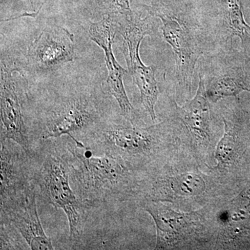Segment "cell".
Here are the masks:
<instances>
[{
	"label": "cell",
	"mask_w": 250,
	"mask_h": 250,
	"mask_svg": "<svg viewBox=\"0 0 250 250\" xmlns=\"http://www.w3.org/2000/svg\"><path fill=\"white\" fill-rule=\"evenodd\" d=\"M34 182L37 195L47 205L62 209L69 224L72 244L82 241L88 210L72 187V153L67 139H52L42 143L35 157Z\"/></svg>",
	"instance_id": "1"
},
{
	"label": "cell",
	"mask_w": 250,
	"mask_h": 250,
	"mask_svg": "<svg viewBox=\"0 0 250 250\" xmlns=\"http://www.w3.org/2000/svg\"><path fill=\"white\" fill-rule=\"evenodd\" d=\"M70 181L77 197L88 210L109 207L123 201L133 189L131 169L126 164L108 154H95L79 147L71 139Z\"/></svg>",
	"instance_id": "2"
},
{
	"label": "cell",
	"mask_w": 250,
	"mask_h": 250,
	"mask_svg": "<svg viewBox=\"0 0 250 250\" xmlns=\"http://www.w3.org/2000/svg\"><path fill=\"white\" fill-rule=\"evenodd\" d=\"M100 104L86 94H75L56 100L37 122L42 142L67 136L79 147L106 121Z\"/></svg>",
	"instance_id": "3"
},
{
	"label": "cell",
	"mask_w": 250,
	"mask_h": 250,
	"mask_svg": "<svg viewBox=\"0 0 250 250\" xmlns=\"http://www.w3.org/2000/svg\"><path fill=\"white\" fill-rule=\"evenodd\" d=\"M155 131V126L140 128L106 120L83 143L93 153L110 154L129 167L130 164L136 161L147 160L156 152Z\"/></svg>",
	"instance_id": "4"
},
{
	"label": "cell",
	"mask_w": 250,
	"mask_h": 250,
	"mask_svg": "<svg viewBox=\"0 0 250 250\" xmlns=\"http://www.w3.org/2000/svg\"><path fill=\"white\" fill-rule=\"evenodd\" d=\"M11 64L1 61V137L0 141L11 140L19 145L31 157H35L42 146L37 127L28 121L25 108L12 73Z\"/></svg>",
	"instance_id": "5"
},
{
	"label": "cell",
	"mask_w": 250,
	"mask_h": 250,
	"mask_svg": "<svg viewBox=\"0 0 250 250\" xmlns=\"http://www.w3.org/2000/svg\"><path fill=\"white\" fill-rule=\"evenodd\" d=\"M123 37V52L130 75L141 93V103L153 121H156L155 105L159 95V85L152 67L143 63L140 57L141 42L149 34L150 28L147 19H139L133 16L123 18L118 22Z\"/></svg>",
	"instance_id": "6"
},
{
	"label": "cell",
	"mask_w": 250,
	"mask_h": 250,
	"mask_svg": "<svg viewBox=\"0 0 250 250\" xmlns=\"http://www.w3.org/2000/svg\"><path fill=\"white\" fill-rule=\"evenodd\" d=\"M35 160L11 140L1 141L0 208L4 209L36 190Z\"/></svg>",
	"instance_id": "7"
},
{
	"label": "cell",
	"mask_w": 250,
	"mask_h": 250,
	"mask_svg": "<svg viewBox=\"0 0 250 250\" xmlns=\"http://www.w3.org/2000/svg\"><path fill=\"white\" fill-rule=\"evenodd\" d=\"M163 24V34L175 56L176 74L180 84L190 88L197 61L202 54L198 41L182 18L162 9H153Z\"/></svg>",
	"instance_id": "8"
},
{
	"label": "cell",
	"mask_w": 250,
	"mask_h": 250,
	"mask_svg": "<svg viewBox=\"0 0 250 250\" xmlns=\"http://www.w3.org/2000/svg\"><path fill=\"white\" fill-rule=\"evenodd\" d=\"M74 54L73 34L61 26H49L29 46L27 62L37 71H53L72 62Z\"/></svg>",
	"instance_id": "9"
},
{
	"label": "cell",
	"mask_w": 250,
	"mask_h": 250,
	"mask_svg": "<svg viewBox=\"0 0 250 250\" xmlns=\"http://www.w3.org/2000/svg\"><path fill=\"white\" fill-rule=\"evenodd\" d=\"M117 30L118 24L114 18L106 15L102 21L90 24L89 36L90 39L104 51L105 62L108 72L106 82V89L116 99L121 114L133 124L134 108L130 103L123 83V77L127 71L117 62L112 49Z\"/></svg>",
	"instance_id": "10"
},
{
	"label": "cell",
	"mask_w": 250,
	"mask_h": 250,
	"mask_svg": "<svg viewBox=\"0 0 250 250\" xmlns=\"http://www.w3.org/2000/svg\"><path fill=\"white\" fill-rule=\"evenodd\" d=\"M36 196V190H33L27 196L7 208L0 209V216L9 220L17 229L27 242L29 249L54 250L52 241L46 235L41 223L38 213Z\"/></svg>",
	"instance_id": "11"
},
{
	"label": "cell",
	"mask_w": 250,
	"mask_h": 250,
	"mask_svg": "<svg viewBox=\"0 0 250 250\" xmlns=\"http://www.w3.org/2000/svg\"><path fill=\"white\" fill-rule=\"evenodd\" d=\"M144 210L152 217L156 228V249H166L175 245L184 230L191 225V215L178 213L160 202H146Z\"/></svg>",
	"instance_id": "12"
},
{
	"label": "cell",
	"mask_w": 250,
	"mask_h": 250,
	"mask_svg": "<svg viewBox=\"0 0 250 250\" xmlns=\"http://www.w3.org/2000/svg\"><path fill=\"white\" fill-rule=\"evenodd\" d=\"M205 80L200 76L195 97L182 106H177L179 116L192 134L204 141L210 140V106Z\"/></svg>",
	"instance_id": "13"
},
{
	"label": "cell",
	"mask_w": 250,
	"mask_h": 250,
	"mask_svg": "<svg viewBox=\"0 0 250 250\" xmlns=\"http://www.w3.org/2000/svg\"><path fill=\"white\" fill-rule=\"evenodd\" d=\"M243 91L250 92V83L240 69L229 70L215 77L207 90L208 100L214 103L228 97L236 96Z\"/></svg>",
	"instance_id": "14"
},
{
	"label": "cell",
	"mask_w": 250,
	"mask_h": 250,
	"mask_svg": "<svg viewBox=\"0 0 250 250\" xmlns=\"http://www.w3.org/2000/svg\"><path fill=\"white\" fill-rule=\"evenodd\" d=\"M227 26L233 36L241 39L244 45L250 37V27L243 16L241 0H224Z\"/></svg>",
	"instance_id": "15"
},
{
	"label": "cell",
	"mask_w": 250,
	"mask_h": 250,
	"mask_svg": "<svg viewBox=\"0 0 250 250\" xmlns=\"http://www.w3.org/2000/svg\"><path fill=\"white\" fill-rule=\"evenodd\" d=\"M167 185L172 191L180 196L192 197L205 192L206 184L202 177L197 174L185 173L170 177Z\"/></svg>",
	"instance_id": "16"
},
{
	"label": "cell",
	"mask_w": 250,
	"mask_h": 250,
	"mask_svg": "<svg viewBox=\"0 0 250 250\" xmlns=\"http://www.w3.org/2000/svg\"><path fill=\"white\" fill-rule=\"evenodd\" d=\"M0 250H27V242L13 224L0 216Z\"/></svg>",
	"instance_id": "17"
},
{
	"label": "cell",
	"mask_w": 250,
	"mask_h": 250,
	"mask_svg": "<svg viewBox=\"0 0 250 250\" xmlns=\"http://www.w3.org/2000/svg\"><path fill=\"white\" fill-rule=\"evenodd\" d=\"M225 123V134L218 143L215 151V157L219 166H226L232 157L235 147V136L232 127L228 121Z\"/></svg>",
	"instance_id": "18"
},
{
	"label": "cell",
	"mask_w": 250,
	"mask_h": 250,
	"mask_svg": "<svg viewBox=\"0 0 250 250\" xmlns=\"http://www.w3.org/2000/svg\"><path fill=\"white\" fill-rule=\"evenodd\" d=\"M100 3L109 16H121L125 18L134 16L130 9L129 0H100Z\"/></svg>",
	"instance_id": "19"
}]
</instances>
